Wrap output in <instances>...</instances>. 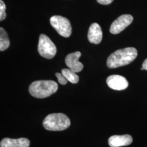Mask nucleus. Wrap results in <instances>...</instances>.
I'll use <instances>...</instances> for the list:
<instances>
[{
    "label": "nucleus",
    "mask_w": 147,
    "mask_h": 147,
    "mask_svg": "<svg viewBox=\"0 0 147 147\" xmlns=\"http://www.w3.org/2000/svg\"><path fill=\"white\" fill-rule=\"evenodd\" d=\"M137 56V51L134 47H126L112 53L107 60L109 68H116L124 66L133 62Z\"/></svg>",
    "instance_id": "nucleus-1"
},
{
    "label": "nucleus",
    "mask_w": 147,
    "mask_h": 147,
    "mask_svg": "<svg viewBox=\"0 0 147 147\" xmlns=\"http://www.w3.org/2000/svg\"><path fill=\"white\" fill-rule=\"evenodd\" d=\"M57 84L51 80H40L32 82L29 87V92L33 97L45 98L56 92Z\"/></svg>",
    "instance_id": "nucleus-2"
},
{
    "label": "nucleus",
    "mask_w": 147,
    "mask_h": 147,
    "mask_svg": "<svg viewBox=\"0 0 147 147\" xmlns=\"http://www.w3.org/2000/svg\"><path fill=\"white\" fill-rule=\"evenodd\" d=\"M42 125L49 131H62L70 126V121L63 113H53L46 117L42 121Z\"/></svg>",
    "instance_id": "nucleus-3"
},
{
    "label": "nucleus",
    "mask_w": 147,
    "mask_h": 147,
    "mask_svg": "<svg viewBox=\"0 0 147 147\" xmlns=\"http://www.w3.org/2000/svg\"><path fill=\"white\" fill-rule=\"evenodd\" d=\"M39 55L44 58L51 59L55 56L57 49L54 43L45 34L40 35L38 46Z\"/></svg>",
    "instance_id": "nucleus-4"
},
{
    "label": "nucleus",
    "mask_w": 147,
    "mask_h": 147,
    "mask_svg": "<svg viewBox=\"0 0 147 147\" xmlns=\"http://www.w3.org/2000/svg\"><path fill=\"white\" fill-rule=\"evenodd\" d=\"M51 26L61 36L70 37L71 34V26L68 19L59 16H54L50 18Z\"/></svg>",
    "instance_id": "nucleus-5"
},
{
    "label": "nucleus",
    "mask_w": 147,
    "mask_h": 147,
    "mask_svg": "<svg viewBox=\"0 0 147 147\" xmlns=\"http://www.w3.org/2000/svg\"><path fill=\"white\" fill-rule=\"evenodd\" d=\"M133 20L132 16L129 14L120 16L113 22L111 26L110 31L113 34H118L129 26L133 21Z\"/></svg>",
    "instance_id": "nucleus-6"
},
{
    "label": "nucleus",
    "mask_w": 147,
    "mask_h": 147,
    "mask_svg": "<svg viewBox=\"0 0 147 147\" xmlns=\"http://www.w3.org/2000/svg\"><path fill=\"white\" fill-rule=\"evenodd\" d=\"M106 82L111 89L117 90L125 89L129 86L127 80L124 77L118 75H113L109 76L106 80Z\"/></svg>",
    "instance_id": "nucleus-7"
},
{
    "label": "nucleus",
    "mask_w": 147,
    "mask_h": 147,
    "mask_svg": "<svg viewBox=\"0 0 147 147\" xmlns=\"http://www.w3.org/2000/svg\"><path fill=\"white\" fill-rule=\"evenodd\" d=\"M81 56L80 51L71 53L68 55L65 59L67 67L75 73L80 72L84 68V65L80 62L79 59Z\"/></svg>",
    "instance_id": "nucleus-8"
},
{
    "label": "nucleus",
    "mask_w": 147,
    "mask_h": 147,
    "mask_svg": "<svg viewBox=\"0 0 147 147\" xmlns=\"http://www.w3.org/2000/svg\"><path fill=\"white\" fill-rule=\"evenodd\" d=\"M132 137L129 135H114L109 139V144L111 147L126 146L131 144Z\"/></svg>",
    "instance_id": "nucleus-9"
},
{
    "label": "nucleus",
    "mask_w": 147,
    "mask_h": 147,
    "mask_svg": "<svg viewBox=\"0 0 147 147\" xmlns=\"http://www.w3.org/2000/svg\"><path fill=\"white\" fill-rule=\"evenodd\" d=\"M88 39L90 42L99 44L102 39V32L100 25L97 23L92 24L89 27Z\"/></svg>",
    "instance_id": "nucleus-10"
},
{
    "label": "nucleus",
    "mask_w": 147,
    "mask_h": 147,
    "mask_svg": "<svg viewBox=\"0 0 147 147\" xmlns=\"http://www.w3.org/2000/svg\"><path fill=\"white\" fill-rule=\"evenodd\" d=\"M30 141L26 138L12 139L3 138L0 143L1 147H29Z\"/></svg>",
    "instance_id": "nucleus-11"
},
{
    "label": "nucleus",
    "mask_w": 147,
    "mask_h": 147,
    "mask_svg": "<svg viewBox=\"0 0 147 147\" xmlns=\"http://www.w3.org/2000/svg\"><path fill=\"white\" fill-rule=\"evenodd\" d=\"M10 45L8 34L2 27L0 28V51H5Z\"/></svg>",
    "instance_id": "nucleus-12"
},
{
    "label": "nucleus",
    "mask_w": 147,
    "mask_h": 147,
    "mask_svg": "<svg viewBox=\"0 0 147 147\" xmlns=\"http://www.w3.org/2000/svg\"><path fill=\"white\" fill-rule=\"evenodd\" d=\"M62 73L70 82L77 84L79 82L78 75L70 69H63L62 70Z\"/></svg>",
    "instance_id": "nucleus-13"
},
{
    "label": "nucleus",
    "mask_w": 147,
    "mask_h": 147,
    "mask_svg": "<svg viewBox=\"0 0 147 147\" xmlns=\"http://www.w3.org/2000/svg\"><path fill=\"white\" fill-rule=\"evenodd\" d=\"M5 4L2 0H0V20H3L6 17Z\"/></svg>",
    "instance_id": "nucleus-14"
},
{
    "label": "nucleus",
    "mask_w": 147,
    "mask_h": 147,
    "mask_svg": "<svg viewBox=\"0 0 147 147\" xmlns=\"http://www.w3.org/2000/svg\"><path fill=\"white\" fill-rule=\"evenodd\" d=\"M56 76L57 77V78L58 79V82L60 84H62V85L67 84V83L68 82V80H67V79L65 78V77L63 75L62 73H56Z\"/></svg>",
    "instance_id": "nucleus-15"
},
{
    "label": "nucleus",
    "mask_w": 147,
    "mask_h": 147,
    "mask_svg": "<svg viewBox=\"0 0 147 147\" xmlns=\"http://www.w3.org/2000/svg\"><path fill=\"white\" fill-rule=\"evenodd\" d=\"M113 0H97V2L100 3L101 5H110Z\"/></svg>",
    "instance_id": "nucleus-16"
},
{
    "label": "nucleus",
    "mask_w": 147,
    "mask_h": 147,
    "mask_svg": "<svg viewBox=\"0 0 147 147\" xmlns=\"http://www.w3.org/2000/svg\"><path fill=\"white\" fill-rule=\"evenodd\" d=\"M142 67L144 68V70H147V58L144 61L143 64H142Z\"/></svg>",
    "instance_id": "nucleus-17"
}]
</instances>
